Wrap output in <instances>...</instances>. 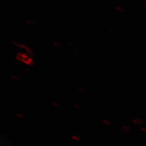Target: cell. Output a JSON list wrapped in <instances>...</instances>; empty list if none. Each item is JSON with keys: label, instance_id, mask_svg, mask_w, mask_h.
<instances>
[{"label": "cell", "instance_id": "1", "mask_svg": "<svg viewBox=\"0 0 146 146\" xmlns=\"http://www.w3.org/2000/svg\"><path fill=\"white\" fill-rule=\"evenodd\" d=\"M72 138L73 139L76 140V141H80V138H79V137L77 136H72Z\"/></svg>", "mask_w": 146, "mask_h": 146}, {"label": "cell", "instance_id": "2", "mask_svg": "<svg viewBox=\"0 0 146 146\" xmlns=\"http://www.w3.org/2000/svg\"><path fill=\"white\" fill-rule=\"evenodd\" d=\"M104 124H108V125H110L111 124V122H110L109 121H107V120H104L103 121Z\"/></svg>", "mask_w": 146, "mask_h": 146}, {"label": "cell", "instance_id": "3", "mask_svg": "<svg viewBox=\"0 0 146 146\" xmlns=\"http://www.w3.org/2000/svg\"><path fill=\"white\" fill-rule=\"evenodd\" d=\"M17 115L18 117H20V118H24V117H25V116L21 115V114H20V113H18Z\"/></svg>", "mask_w": 146, "mask_h": 146}, {"label": "cell", "instance_id": "4", "mask_svg": "<svg viewBox=\"0 0 146 146\" xmlns=\"http://www.w3.org/2000/svg\"><path fill=\"white\" fill-rule=\"evenodd\" d=\"M54 106H56V107H60V104H58L57 102H54L53 104H52Z\"/></svg>", "mask_w": 146, "mask_h": 146}, {"label": "cell", "instance_id": "5", "mask_svg": "<svg viewBox=\"0 0 146 146\" xmlns=\"http://www.w3.org/2000/svg\"><path fill=\"white\" fill-rule=\"evenodd\" d=\"M12 78L13 79H15V80H19V78H18V77H17V76H12Z\"/></svg>", "mask_w": 146, "mask_h": 146}, {"label": "cell", "instance_id": "6", "mask_svg": "<svg viewBox=\"0 0 146 146\" xmlns=\"http://www.w3.org/2000/svg\"><path fill=\"white\" fill-rule=\"evenodd\" d=\"M74 107H75L77 108H79V109L81 108V106H79V105H76V104H74Z\"/></svg>", "mask_w": 146, "mask_h": 146}]
</instances>
